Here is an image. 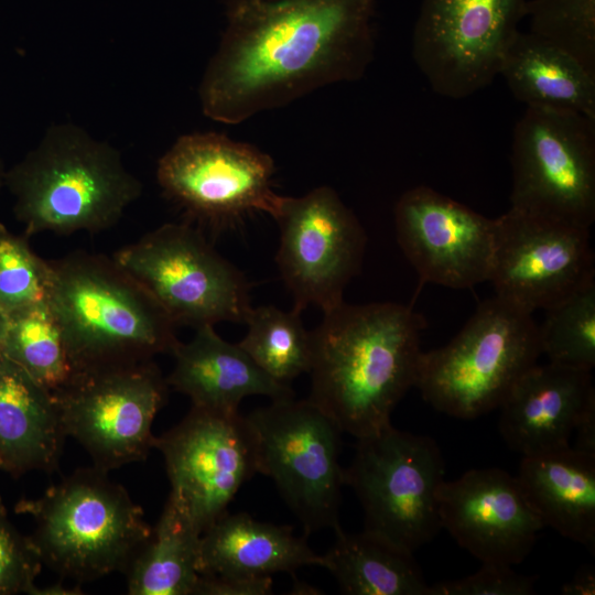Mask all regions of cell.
Returning a JSON list of instances; mask_svg holds the SVG:
<instances>
[{"mask_svg":"<svg viewBox=\"0 0 595 595\" xmlns=\"http://www.w3.org/2000/svg\"><path fill=\"white\" fill-rule=\"evenodd\" d=\"M376 0H226V26L198 88L235 125L326 85L357 80L375 51Z\"/></svg>","mask_w":595,"mask_h":595,"instance_id":"6da1fadb","label":"cell"},{"mask_svg":"<svg viewBox=\"0 0 595 595\" xmlns=\"http://www.w3.org/2000/svg\"><path fill=\"white\" fill-rule=\"evenodd\" d=\"M426 321L393 302L347 304L324 312L311 333L307 398L356 439L388 426L415 386Z\"/></svg>","mask_w":595,"mask_h":595,"instance_id":"7a4b0ae2","label":"cell"},{"mask_svg":"<svg viewBox=\"0 0 595 595\" xmlns=\"http://www.w3.org/2000/svg\"><path fill=\"white\" fill-rule=\"evenodd\" d=\"M50 263L48 304L76 374L172 354L176 325L112 257L75 251Z\"/></svg>","mask_w":595,"mask_h":595,"instance_id":"3957f363","label":"cell"},{"mask_svg":"<svg viewBox=\"0 0 595 595\" xmlns=\"http://www.w3.org/2000/svg\"><path fill=\"white\" fill-rule=\"evenodd\" d=\"M4 186L29 238L45 231L106 230L142 192L120 152L73 122L50 126L40 142L7 170Z\"/></svg>","mask_w":595,"mask_h":595,"instance_id":"277c9868","label":"cell"},{"mask_svg":"<svg viewBox=\"0 0 595 595\" xmlns=\"http://www.w3.org/2000/svg\"><path fill=\"white\" fill-rule=\"evenodd\" d=\"M15 512L35 522L30 537L42 563L64 578L86 583L126 573L150 538L143 510L108 472L76 469Z\"/></svg>","mask_w":595,"mask_h":595,"instance_id":"5b68a950","label":"cell"},{"mask_svg":"<svg viewBox=\"0 0 595 595\" xmlns=\"http://www.w3.org/2000/svg\"><path fill=\"white\" fill-rule=\"evenodd\" d=\"M540 355L532 313L495 295L446 345L422 351L414 387L437 411L475 419L499 408Z\"/></svg>","mask_w":595,"mask_h":595,"instance_id":"8992f818","label":"cell"},{"mask_svg":"<svg viewBox=\"0 0 595 595\" xmlns=\"http://www.w3.org/2000/svg\"><path fill=\"white\" fill-rule=\"evenodd\" d=\"M112 258L175 325L196 329L224 321L245 323L252 307L245 274L190 223L164 224Z\"/></svg>","mask_w":595,"mask_h":595,"instance_id":"52a82bcc","label":"cell"},{"mask_svg":"<svg viewBox=\"0 0 595 595\" xmlns=\"http://www.w3.org/2000/svg\"><path fill=\"white\" fill-rule=\"evenodd\" d=\"M444 474L433 439L389 424L357 439L345 485L360 501L366 530L414 552L442 529L437 494Z\"/></svg>","mask_w":595,"mask_h":595,"instance_id":"ba28073f","label":"cell"},{"mask_svg":"<svg viewBox=\"0 0 595 595\" xmlns=\"http://www.w3.org/2000/svg\"><path fill=\"white\" fill-rule=\"evenodd\" d=\"M257 473L270 477L304 533L339 527L345 469L338 426L309 399L272 400L250 412Z\"/></svg>","mask_w":595,"mask_h":595,"instance_id":"9c48e42d","label":"cell"},{"mask_svg":"<svg viewBox=\"0 0 595 595\" xmlns=\"http://www.w3.org/2000/svg\"><path fill=\"white\" fill-rule=\"evenodd\" d=\"M274 162L257 147L216 132L181 136L161 156L156 180L188 223L214 232L253 212L275 217L282 195L272 188Z\"/></svg>","mask_w":595,"mask_h":595,"instance_id":"30bf717a","label":"cell"},{"mask_svg":"<svg viewBox=\"0 0 595 595\" xmlns=\"http://www.w3.org/2000/svg\"><path fill=\"white\" fill-rule=\"evenodd\" d=\"M510 207L591 228L595 118L527 107L511 143Z\"/></svg>","mask_w":595,"mask_h":595,"instance_id":"8fae6325","label":"cell"},{"mask_svg":"<svg viewBox=\"0 0 595 595\" xmlns=\"http://www.w3.org/2000/svg\"><path fill=\"white\" fill-rule=\"evenodd\" d=\"M169 385L153 360L76 374L54 392L66 436L110 472L147 458L154 448L152 424Z\"/></svg>","mask_w":595,"mask_h":595,"instance_id":"7c38bea8","label":"cell"},{"mask_svg":"<svg viewBox=\"0 0 595 595\" xmlns=\"http://www.w3.org/2000/svg\"><path fill=\"white\" fill-rule=\"evenodd\" d=\"M274 219L280 229L275 261L293 310L315 305L326 312L342 303L367 242L354 212L323 185L299 197L282 196Z\"/></svg>","mask_w":595,"mask_h":595,"instance_id":"4fadbf2b","label":"cell"},{"mask_svg":"<svg viewBox=\"0 0 595 595\" xmlns=\"http://www.w3.org/2000/svg\"><path fill=\"white\" fill-rule=\"evenodd\" d=\"M528 0H422L413 60L434 93L468 97L498 75Z\"/></svg>","mask_w":595,"mask_h":595,"instance_id":"5bb4252c","label":"cell"},{"mask_svg":"<svg viewBox=\"0 0 595 595\" xmlns=\"http://www.w3.org/2000/svg\"><path fill=\"white\" fill-rule=\"evenodd\" d=\"M488 281L531 313L554 306L595 282L591 228L510 207L495 218Z\"/></svg>","mask_w":595,"mask_h":595,"instance_id":"9a60e30c","label":"cell"},{"mask_svg":"<svg viewBox=\"0 0 595 595\" xmlns=\"http://www.w3.org/2000/svg\"><path fill=\"white\" fill-rule=\"evenodd\" d=\"M171 485L169 499L203 533L257 473L256 437L246 416L192 407L155 436Z\"/></svg>","mask_w":595,"mask_h":595,"instance_id":"2e32d148","label":"cell"},{"mask_svg":"<svg viewBox=\"0 0 595 595\" xmlns=\"http://www.w3.org/2000/svg\"><path fill=\"white\" fill-rule=\"evenodd\" d=\"M393 214L398 244L422 282L462 290L488 281L495 218L426 185L405 191Z\"/></svg>","mask_w":595,"mask_h":595,"instance_id":"e0dca14e","label":"cell"},{"mask_svg":"<svg viewBox=\"0 0 595 595\" xmlns=\"http://www.w3.org/2000/svg\"><path fill=\"white\" fill-rule=\"evenodd\" d=\"M442 529L482 563L516 565L544 528L516 476L474 468L439 489Z\"/></svg>","mask_w":595,"mask_h":595,"instance_id":"ac0fdd59","label":"cell"},{"mask_svg":"<svg viewBox=\"0 0 595 595\" xmlns=\"http://www.w3.org/2000/svg\"><path fill=\"white\" fill-rule=\"evenodd\" d=\"M594 399L591 371L536 364L499 405V432L522 456L570 446L578 416Z\"/></svg>","mask_w":595,"mask_h":595,"instance_id":"d6986e66","label":"cell"},{"mask_svg":"<svg viewBox=\"0 0 595 595\" xmlns=\"http://www.w3.org/2000/svg\"><path fill=\"white\" fill-rule=\"evenodd\" d=\"M188 343L178 342L172 354L175 364L165 380L187 396L192 407L235 413L242 399L264 396L272 400L292 398L288 385L262 371L238 345L223 339L212 325L195 329Z\"/></svg>","mask_w":595,"mask_h":595,"instance_id":"ffe728a7","label":"cell"},{"mask_svg":"<svg viewBox=\"0 0 595 595\" xmlns=\"http://www.w3.org/2000/svg\"><path fill=\"white\" fill-rule=\"evenodd\" d=\"M65 437L54 394L0 351V469L53 473Z\"/></svg>","mask_w":595,"mask_h":595,"instance_id":"44dd1931","label":"cell"},{"mask_svg":"<svg viewBox=\"0 0 595 595\" xmlns=\"http://www.w3.org/2000/svg\"><path fill=\"white\" fill-rule=\"evenodd\" d=\"M543 526L595 547V454L571 445L522 456L516 476Z\"/></svg>","mask_w":595,"mask_h":595,"instance_id":"7402d4cb","label":"cell"},{"mask_svg":"<svg viewBox=\"0 0 595 595\" xmlns=\"http://www.w3.org/2000/svg\"><path fill=\"white\" fill-rule=\"evenodd\" d=\"M307 565L322 566V555L292 527L259 521L246 512L224 513L201 537L203 575L261 577Z\"/></svg>","mask_w":595,"mask_h":595,"instance_id":"603a6c76","label":"cell"},{"mask_svg":"<svg viewBox=\"0 0 595 595\" xmlns=\"http://www.w3.org/2000/svg\"><path fill=\"white\" fill-rule=\"evenodd\" d=\"M498 75L527 107L595 118V75L531 32L515 34L502 55Z\"/></svg>","mask_w":595,"mask_h":595,"instance_id":"cb8c5ba5","label":"cell"},{"mask_svg":"<svg viewBox=\"0 0 595 595\" xmlns=\"http://www.w3.org/2000/svg\"><path fill=\"white\" fill-rule=\"evenodd\" d=\"M335 542L322 566L348 595H428L429 586L412 551L364 529L334 530Z\"/></svg>","mask_w":595,"mask_h":595,"instance_id":"d4e9b609","label":"cell"},{"mask_svg":"<svg viewBox=\"0 0 595 595\" xmlns=\"http://www.w3.org/2000/svg\"><path fill=\"white\" fill-rule=\"evenodd\" d=\"M202 533L167 498L150 538L129 565L130 595H193Z\"/></svg>","mask_w":595,"mask_h":595,"instance_id":"484cf974","label":"cell"},{"mask_svg":"<svg viewBox=\"0 0 595 595\" xmlns=\"http://www.w3.org/2000/svg\"><path fill=\"white\" fill-rule=\"evenodd\" d=\"M0 351L52 393L76 375L48 301L9 316Z\"/></svg>","mask_w":595,"mask_h":595,"instance_id":"4316f807","label":"cell"},{"mask_svg":"<svg viewBox=\"0 0 595 595\" xmlns=\"http://www.w3.org/2000/svg\"><path fill=\"white\" fill-rule=\"evenodd\" d=\"M245 323L248 331L238 345L269 377L288 385L309 372L311 333L304 328L300 312L261 305L251 307Z\"/></svg>","mask_w":595,"mask_h":595,"instance_id":"83f0119b","label":"cell"},{"mask_svg":"<svg viewBox=\"0 0 595 595\" xmlns=\"http://www.w3.org/2000/svg\"><path fill=\"white\" fill-rule=\"evenodd\" d=\"M539 328L549 363L592 371L595 366V282L545 310Z\"/></svg>","mask_w":595,"mask_h":595,"instance_id":"f1b7e54d","label":"cell"},{"mask_svg":"<svg viewBox=\"0 0 595 595\" xmlns=\"http://www.w3.org/2000/svg\"><path fill=\"white\" fill-rule=\"evenodd\" d=\"M531 33L577 60L595 75V0H528Z\"/></svg>","mask_w":595,"mask_h":595,"instance_id":"f546056e","label":"cell"},{"mask_svg":"<svg viewBox=\"0 0 595 595\" xmlns=\"http://www.w3.org/2000/svg\"><path fill=\"white\" fill-rule=\"evenodd\" d=\"M52 269L29 245V237L0 223V304L10 316L48 301Z\"/></svg>","mask_w":595,"mask_h":595,"instance_id":"4dcf8cb0","label":"cell"},{"mask_svg":"<svg viewBox=\"0 0 595 595\" xmlns=\"http://www.w3.org/2000/svg\"><path fill=\"white\" fill-rule=\"evenodd\" d=\"M42 565L31 538L15 529L0 497V595H36Z\"/></svg>","mask_w":595,"mask_h":595,"instance_id":"1f68e13d","label":"cell"},{"mask_svg":"<svg viewBox=\"0 0 595 595\" xmlns=\"http://www.w3.org/2000/svg\"><path fill=\"white\" fill-rule=\"evenodd\" d=\"M534 576L517 573L511 565L482 563L474 574L429 586L428 595H530Z\"/></svg>","mask_w":595,"mask_h":595,"instance_id":"d6a6232c","label":"cell"},{"mask_svg":"<svg viewBox=\"0 0 595 595\" xmlns=\"http://www.w3.org/2000/svg\"><path fill=\"white\" fill-rule=\"evenodd\" d=\"M272 576L248 577L199 574L193 595H267Z\"/></svg>","mask_w":595,"mask_h":595,"instance_id":"836d02e7","label":"cell"},{"mask_svg":"<svg viewBox=\"0 0 595 595\" xmlns=\"http://www.w3.org/2000/svg\"><path fill=\"white\" fill-rule=\"evenodd\" d=\"M576 434L573 448L595 454V399L582 411L574 428Z\"/></svg>","mask_w":595,"mask_h":595,"instance_id":"e575fe53","label":"cell"},{"mask_svg":"<svg viewBox=\"0 0 595 595\" xmlns=\"http://www.w3.org/2000/svg\"><path fill=\"white\" fill-rule=\"evenodd\" d=\"M564 595H594L595 572L591 566L581 567L574 576L562 586Z\"/></svg>","mask_w":595,"mask_h":595,"instance_id":"d590c367","label":"cell"},{"mask_svg":"<svg viewBox=\"0 0 595 595\" xmlns=\"http://www.w3.org/2000/svg\"><path fill=\"white\" fill-rule=\"evenodd\" d=\"M8 321H9V315L6 313V311L2 309L0 304V348H1V344H2L4 333L7 329Z\"/></svg>","mask_w":595,"mask_h":595,"instance_id":"8d00e7d4","label":"cell"},{"mask_svg":"<svg viewBox=\"0 0 595 595\" xmlns=\"http://www.w3.org/2000/svg\"><path fill=\"white\" fill-rule=\"evenodd\" d=\"M6 172L7 170L4 169L2 160L0 159V190L2 188V186H4Z\"/></svg>","mask_w":595,"mask_h":595,"instance_id":"74e56055","label":"cell"}]
</instances>
